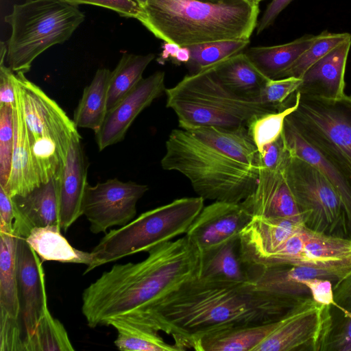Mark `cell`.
I'll use <instances>...</instances> for the list:
<instances>
[{"instance_id":"obj_42","label":"cell","mask_w":351,"mask_h":351,"mask_svg":"<svg viewBox=\"0 0 351 351\" xmlns=\"http://www.w3.org/2000/svg\"><path fill=\"white\" fill-rule=\"evenodd\" d=\"M308 288L311 298L316 302L329 306L333 302V286L330 279L315 277L303 281Z\"/></svg>"},{"instance_id":"obj_20","label":"cell","mask_w":351,"mask_h":351,"mask_svg":"<svg viewBox=\"0 0 351 351\" xmlns=\"http://www.w3.org/2000/svg\"><path fill=\"white\" fill-rule=\"evenodd\" d=\"M304 223L277 217L254 216L239 236V253L245 266L276 250Z\"/></svg>"},{"instance_id":"obj_32","label":"cell","mask_w":351,"mask_h":351,"mask_svg":"<svg viewBox=\"0 0 351 351\" xmlns=\"http://www.w3.org/2000/svg\"><path fill=\"white\" fill-rule=\"evenodd\" d=\"M111 71L101 68L91 82L85 87L74 111L73 122L77 128L96 132L101 126L108 112V93Z\"/></svg>"},{"instance_id":"obj_29","label":"cell","mask_w":351,"mask_h":351,"mask_svg":"<svg viewBox=\"0 0 351 351\" xmlns=\"http://www.w3.org/2000/svg\"><path fill=\"white\" fill-rule=\"evenodd\" d=\"M315 38L316 36L305 34L282 45L250 47L244 53L265 77L278 79L309 48Z\"/></svg>"},{"instance_id":"obj_31","label":"cell","mask_w":351,"mask_h":351,"mask_svg":"<svg viewBox=\"0 0 351 351\" xmlns=\"http://www.w3.org/2000/svg\"><path fill=\"white\" fill-rule=\"evenodd\" d=\"M212 67L226 87L243 97L259 98L268 79L258 70L244 52L232 56Z\"/></svg>"},{"instance_id":"obj_25","label":"cell","mask_w":351,"mask_h":351,"mask_svg":"<svg viewBox=\"0 0 351 351\" xmlns=\"http://www.w3.org/2000/svg\"><path fill=\"white\" fill-rule=\"evenodd\" d=\"M276 322L213 330L193 339L190 348L197 351H254L274 330Z\"/></svg>"},{"instance_id":"obj_2","label":"cell","mask_w":351,"mask_h":351,"mask_svg":"<svg viewBox=\"0 0 351 351\" xmlns=\"http://www.w3.org/2000/svg\"><path fill=\"white\" fill-rule=\"evenodd\" d=\"M184 176L204 199L241 203L254 191L259 153L247 127L173 129L160 161Z\"/></svg>"},{"instance_id":"obj_7","label":"cell","mask_w":351,"mask_h":351,"mask_svg":"<svg viewBox=\"0 0 351 351\" xmlns=\"http://www.w3.org/2000/svg\"><path fill=\"white\" fill-rule=\"evenodd\" d=\"M204 199H176L141 214L128 224L110 230L91 251L93 260L84 275L101 265L172 241L186 234L204 208Z\"/></svg>"},{"instance_id":"obj_13","label":"cell","mask_w":351,"mask_h":351,"mask_svg":"<svg viewBox=\"0 0 351 351\" xmlns=\"http://www.w3.org/2000/svg\"><path fill=\"white\" fill-rule=\"evenodd\" d=\"M148 189L146 184L117 178L94 186L88 184L82 208L91 232H106L112 226L122 227L132 221L136 215L137 202Z\"/></svg>"},{"instance_id":"obj_26","label":"cell","mask_w":351,"mask_h":351,"mask_svg":"<svg viewBox=\"0 0 351 351\" xmlns=\"http://www.w3.org/2000/svg\"><path fill=\"white\" fill-rule=\"evenodd\" d=\"M283 135L287 145L295 156L318 169L339 193L346 213L348 234L351 239V186L340 172L316 149L307 143L285 119Z\"/></svg>"},{"instance_id":"obj_3","label":"cell","mask_w":351,"mask_h":351,"mask_svg":"<svg viewBox=\"0 0 351 351\" xmlns=\"http://www.w3.org/2000/svg\"><path fill=\"white\" fill-rule=\"evenodd\" d=\"M147 252L140 262L114 265L84 290L82 313L88 326L140 315L198 275L200 254L186 235Z\"/></svg>"},{"instance_id":"obj_17","label":"cell","mask_w":351,"mask_h":351,"mask_svg":"<svg viewBox=\"0 0 351 351\" xmlns=\"http://www.w3.org/2000/svg\"><path fill=\"white\" fill-rule=\"evenodd\" d=\"M16 269L25 339L34 332L48 306L43 262L21 237H17Z\"/></svg>"},{"instance_id":"obj_48","label":"cell","mask_w":351,"mask_h":351,"mask_svg":"<svg viewBox=\"0 0 351 351\" xmlns=\"http://www.w3.org/2000/svg\"><path fill=\"white\" fill-rule=\"evenodd\" d=\"M245 1L252 5L258 6L259 3L264 0H245Z\"/></svg>"},{"instance_id":"obj_5","label":"cell","mask_w":351,"mask_h":351,"mask_svg":"<svg viewBox=\"0 0 351 351\" xmlns=\"http://www.w3.org/2000/svg\"><path fill=\"white\" fill-rule=\"evenodd\" d=\"M165 93L167 107L176 113L179 127L186 130L247 127L255 116L280 110L259 98L236 94L219 80L212 66L185 75Z\"/></svg>"},{"instance_id":"obj_24","label":"cell","mask_w":351,"mask_h":351,"mask_svg":"<svg viewBox=\"0 0 351 351\" xmlns=\"http://www.w3.org/2000/svg\"><path fill=\"white\" fill-rule=\"evenodd\" d=\"M15 97L16 104L13 108L14 149L12 167L7 186L4 188L11 197L25 195L42 184L33 162L21 106L16 95Z\"/></svg>"},{"instance_id":"obj_10","label":"cell","mask_w":351,"mask_h":351,"mask_svg":"<svg viewBox=\"0 0 351 351\" xmlns=\"http://www.w3.org/2000/svg\"><path fill=\"white\" fill-rule=\"evenodd\" d=\"M12 80L23 110L31 149H58L67 155L72 142L82 138L73 121L25 73L14 72Z\"/></svg>"},{"instance_id":"obj_27","label":"cell","mask_w":351,"mask_h":351,"mask_svg":"<svg viewBox=\"0 0 351 351\" xmlns=\"http://www.w3.org/2000/svg\"><path fill=\"white\" fill-rule=\"evenodd\" d=\"M328 313L322 351H351V274L334 285Z\"/></svg>"},{"instance_id":"obj_41","label":"cell","mask_w":351,"mask_h":351,"mask_svg":"<svg viewBox=\"0 0 351 351\" xmlns=\"http://www.w3.org/2000/svg\"><path fill=\"white\" fill-rule=\"evenodd\" d=\"M75 5L90 4L106 8L117 12L121 16L136 19L140 5L134 0H66Z\"/></svg>"},{"instance_id":"obj_37","label":"cell","mask_w":351,"mask_h":351,"mask_svg":"<svg viewBox=\"0 0 351 351\" xmlns=\"http://www.w3.org/2000/svg\"><path fill=\"white\" fill-rule=\"evenodd\" d=\"M298 103L299 93L295 92L293 104L278 111L255 116L250 120L247 128L259 154L282 135L286 117L297 109Z\"/></svg>"},{"instance_id":"obj_40","label":"cell","mask_w":351,"mask_h":351,"mask_svg":"<svg viewBox=\"0 0 351 351\" xmlns=\"http://www.w3.org/2000/svg\"><path fill=\"white\" fill-rule=\"evenodd\" d=\"M302 82V78L294 77L268 78L261 90L259 99L278 110H282L288 105L286 101L290 96L295 93Z\"/></svg>"},{"instance_id":"obj_38","label":"cell","mask_w":351,"mask_h":351,"mask_svg":"<svg viewBox=\"0 0 351 351\" xmlns=\"http://www.w3.org/2000/svg\"><path fill=\"white\" fill-rule=\"evenodd\" d=\"M351 38L349 33H331L324 31L316 38L309 48L278 79L294 77L302 78L304 73L319 59L338 45Z\"/></svg>"},{"instance_id":"obj_45","label":"cell","mask_w":351,"mask_h":351,"mask_svg":"<svg viewBox=\"0 0 351 351\" xmlns=\"http://www.w3.org/2000/svg\"><path fill=\"white\" fill-rule=\"evenodd\" d=\"M293 0H271L265 9L258 23H257V34H261L270 27L274 23L280 13Z\"/></svg>"},{"instance_id":"obj_28","label":"cell","mask_w":351,"mask_h":351,"mask_svg":"<svg viewBox=\"0 0 351 351\" xmlns=\"http://www.w3.org/2000/svg\"><path fill=\"white\" fill-rule=\"evenodd\" d=\"M58 226L34 227L25 238L27 244L44 261H58L63 263L84 264L87 266L93 260L92 252L81 251L73 247L61 234Z\"/></svg>"},{"instance_id":"obj_14","label":"cell","mask_w":351,"mask_h":351,"mask_svg":"<svg viewBox=\"0 0 351 351\" xmlns=\"http://www.w3.org/2000/svg\"><path fill=\"white\" fill-rule=\"evenodd\" d=\"M252 217L241 202L214 201L204 206L185 235L202 254L239 239Z\"/></svg>"},{"instance_id":"obj_34","label":"cell","mask_w":351,"mask_h":351,"mask_svg":"<svg viewBox=\"0 0 351 351\" xmlns=\"http://www.w3.org/2000/svg\"><path fill=\"white\" fill-rule=\"evenodd\" d=\"M154 53L136 55L125 53L111 71L108 93V111L115 106L143 79V73L154 59Z\"/></svg>"},{"instance_id":"obj_44","label":"cell","mask_w":351,"mask_h":351,"mask_svg":"<svg viewBox=\"0 0 351 351\" xmlns=\"http://www.w3.org/2000/svg\"><path fill=\"white\" fill-rule=\"evenodd\" d=\"M14 219L12 198L4 188L0 186V232H14Z\"/></svg>"},{"instance_id":"obj_22","label":"cell","mask_w":351,"mask_h":351,"mask_svg":"<svg viewBox=\"0 0 351 351\" xmlns=\"http://www.w3.org/2000/svg\"><path fill=\"white\" fill-rule=\"evenodd\" d=\"M81 138L72 142L60 177V226L64 232L83 215V200L88 183V162Z\"/></svg>"},{"instance_id":"obj_30","label":"cell","mask_w":351,"mask_h":351,"mask_svg":"<svg viewBox=\"0 0 351 351\" xmlns=\"http://www.w3.org/2000/svg\"><path fill=\"white\" fill-rule=\"evenodd\" d=\"M198 278L216 281L249 282L239 253V239L200 254Z\"/></svg>"},{"instance_id":"obj_8","label":"cell","mask_w":351,"mask_h":351,"mask_svg":"<svg viewBox=\"0 0 351 351\" xmlns=\"http://www.w3.org/2000/svg\"><path fill=\"white\" fill-rule=\"evenodd\" d=\"M286 119L351 186V96L330 99L299 93L298 106Z\"/></svg>"},{"instance_id":"obj_1","label":"cell","mask_w":351,"mask_h":351,"mask_svg":"<svg viewBox=\"0 0 351 351\" xmlns=\"http://www.w3.org/2000/svg\"><path fill=\"white\" fill-rule=\"evenodd\" d=\"M306 298L264 291L250 282L196 276L130 319L171 335L183 351L193 339L213 330L276 321Z\"/></svg>"},{"instance_id":"obj_18","label":"cell","mask_w":351,"mask_h":351,"mask_svg":"<svg viewBox=\"0 0 351 351\" xmlns=\"http://www.w3.org/2000/svg\"><path fill=\"white\" fill-rule=\"evenodd\" d=\"M286 166L269 167L259 163L257 184L241 204L254 216L303 219L285 178Z\"/></svg>"},{"instance_id":"obj_39","label":"cell","mask_w":351,"mask_h":351,"mask_svg":"<svg viewBox=\"0 0 351 351\" xmlns=\"http://www.w3.org/2000/svg\"><path fill=\"white\" fill-rule=\"evenodd\" d=\"M14 149L13 108L0 106V186H7Z\"/></svg>"},{"instance_id":"obj_47","label":"cell","mask_w":351,"mask_h":351,"mask_svg":"<svg viewBox=\"0 0 351 351\" xmlns=\"http://www.w3.org/2000/svg\"><path fill=\"white\" fill-rule=\"evenodd\" d=\"M191 58V51L187 46H180L173 60L176 63H188Z\"/></svg>"},{"instance_id":"obj_46","label":"cell","mask_w":351,"mask_h":351,"mask_svg":"<svg viewBox=\"0 0 351 351\" xmlns=\"http://www.w3.org/2000/svg\"><path fill=\"white\" fill-rule=\"evenodd\" d=\"M180 47V46L176 43L165 42L157 62L160 64H164L169 58L173 59Z\"/></svg>"},{"instance_id":"obj_15","label":"cell","mask_w":351,"mask_h":351,"mask_svg":"<svg viewBox=\"0 0 351 351\" xmlns=\"http://www.w3.org/2000/svg\"><path fill=\"white\" fill-rule=\"evenodd\" d=\"M164 71H156L139 83L107 112L100 128L95 132L99 151L121 142L137 116L165 92Z\"/></svg>"},{"instance_id":"obj_23","label":"cell","mask_w":351,"mask_h":351,"mask_svg":"<svg viewBox=\"0 0 351 351\" xmlns=\"http://www.w3.org/2000/svg\"><path fill=\"white\" fill-rule=\"evenodd\" d=\"M350 46L349 38L313 64L303 75L296 92L330 99L344 96L345 72Z\"/></svg>"},{"instance_id":"obj_43","label":"cell","mask_w":351,"mask_h":351,"mask_svg":"<svg viewBox=\"0 0 351 351\" xmlns=\"http://www.w3.org/2000/svg\"><path fill=\"white\" fill-rule=\"evenodd\" d=\"M13 71L5 64H0V106L14 108L16 97L12 80Z\"/></svg>"},{"instance_id":"obj_35","label":"cell","mask_w":351,"mask_h":351,"mask_svg":"<svg viewBox=\"0 0 351 351\" xmlns=\"http://www.w3.org/2000/svg\"><path fill=\"white\" fill-rule=\"evenodd\" d=\"M63 324L47 308L34 332L24 339V351H73Z\"/></svg>"},{"instance_id":"obj_4","label":"cell","mask_w":351,"mask_h":351,"mask_svg":"<svg viewBox=\"0 0 351 351\" xmlns=\"http://www.w3.org/2000/svg\"><path fill=\"white\" fill-rule=\"evenodd\" d=\"M136 18L156 37L180 46L250 39L258 6L245 0H147Z\"/></svg>"},{"instance_id":"obj_49","label":"cell","mask_w":351,"mask_h":351,"mask_svg":"<svg viewBox=\"0 0 351 351\" xmlns=\"http://www.w3.org/2000/svg\"><path fill=\"white\" fill-rule=\"evenodd\" d=\"M197 1H202V2L216 3V2H219V1H221L223 0H197Z\"/></svg>"},{"instance_id":"obj_21","label":"cell","mask_w":351,"mask_h":351,"mask_svg":"<svg viewBox=\"0 0 351 351\" xmlns=\"http://www.w3.org/2000/svg\"><path fill=\"white\" fill-rule=\"evenodd\" d=\"M245 268L249 282L258 289L304 297H311L303 283L305 280L319 277L330 279L335 284L346 277L334 271L300 265L245 266Z\"/></svg>"},{"instance_id":"obj_36","label":"cell","mask_w":351,"mask_h":351,"mask_svg":"<svg viewBox=\"0 0 351 351\" xmlns=\"http://www.w3.org/2000/svg\"><path fill=\"white\" fill-rule=\"evenodd\" d=\"M249 43L250 39H234L187 46L191 51V58L186 64L189 73L199 72L243 52Z\"/></svg>"},{"instance_id":"obj_16","label":"cell","mask_w":351,"mask_h":351,"mask_svg":"<svg viewBox=\"0 0 351 351\" xmlns=\"http://www.w3.org/2000/svg\"><path fill=\"white\" fill-rule=\"evenodd\" d=\"M17 236L0 232V343L20 345L23 339L16 269Z\"/></svg>"},{"instance_id":"obj_33","label":"cell","mask_w":351,"mask_h":351,"mask_svg":"<svg viewBox=\"0 0 351 351\" xmlns=\"http://www.w3.org/2000/svg\"><path fill=\"white\" fill-rule=\"evenodd\" d=\"M117 331L114 341L115 346L123 351H182L176 343L170 344L159 335L156 328L142 323L115 317L108 321Z\"/></svg>"},{"instance_id":"obj_6","label":"cell","mask_w":351,"mask_h":351,"mask_svg":"<svg viewBox=\"0 0 351 351\" xmlns=\"http://www.w3.org/2000/svg\"><path fill=\"white\" fill-rule=\"evenodd\" d=\"M77 5L66 0H27L5 16L11 27L5 61L14 73L28 72L49 47L67 40L84 21Z\"/></svg>"},{"instance_id":"obj_11","label":"cell","mask_w":351,"mask_h":351,"mask_svg":"<svg viewBox=\"0 0 351 351\" xmlns=\"http://www.w3.org/2000/svg\"><path fill=\"white\" fill-rule=\"evenodd\" d=\"M300 265L351 274V239L302 226L276 250L248 266Z\"/></svg>"},{"instance_id":"obj_12","label":"cell","mask_w":351,"mask_h":351,"mask_svg":"<svg viewBox=\"0 0 351 351\" xmlns=\"http://www.w3.org/2000/svg\"><path fill=\"white\" fill-rule=\"evenodd\" d=\"M328 326V306L308 297L278 319L254 351H322Z\"/></svg>"},{"instance_id":"obj_19","label":"cell","mask_w":351,"mask_h":351,"mask_svg":"<svg viewBox=\"0 0 351 351\" xmlns=\"http://www.w3.org/2000/svg\"><path fill=\"white\" fill-rule=\"evenodd\" d=\"M60 178H53L31 192L12 198L15 219L14 232L26 238L34 227L60 226L59 189Z\"/></svg>"},{"instance_id":"obj_9","label":"cell","mask_w":351,"mask_h":351,"mask_svg":"<svg viewBox=\"0 0 351 351\" xmlns=\"http://www.w3.org/2000/svg\"><path fill=\"white\" fill-rule=\"evenodd\" d=\"M285 173L305 226L326 234L350 238L343 202L318 169L291 154Z\"/></svg>"}]
</instances>
